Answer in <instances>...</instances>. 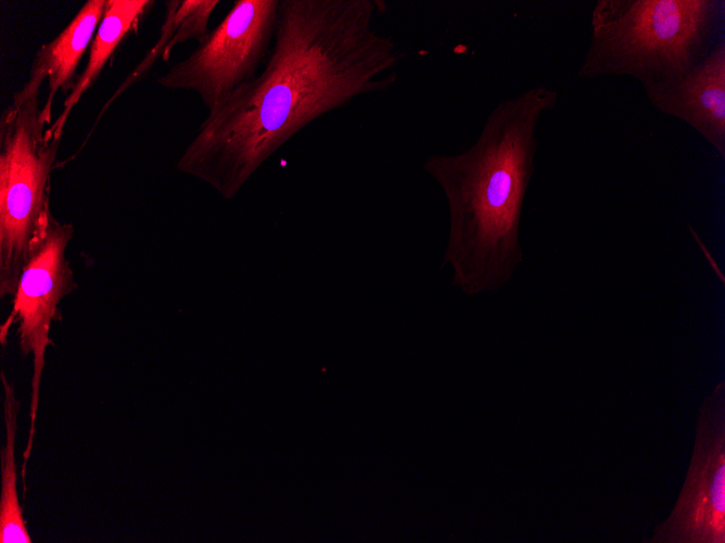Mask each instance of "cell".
Returning <instances> with one entry per match:
<instances>
[{"instance_id":"1","label":"cell","mask_w":725,"mask_h":543,"mask_svg":"<svg viewBox=\"0 0 725 543\" xmlns=\"http://www.w3.org/2000/svg\"><path fill=\"white\" fill-rule=\"evenodd\" d=\"M383 7L379 0H279L264 67L207 112L176 168L232 198L313 121L393 87L402 53L374 26Z\"/></svg>"},{"instance_id":"2","label":"cell","mask_w":725,"mask_h":543,"mask_svg":"<svg viewBox=\"0 0 725 543\" xmlns=\"http://www.w3.org/2000/svg\"><path fill=\"white\" fill-rule=\"evenodd\" d=\"M558 100L557 90L537 86L499 101L467 150L424 161L448 207L442 266L453 268V285L469 296L500 289L523 262L521 219L537 130Z\"/></svg>"},{"instance_id":"3","label":"cell","mask_w":725,"mask_h":543,"mask_svg":"<svg viewBox=\"0 0 725 543\" xmlns=\"http://www.w3.org/2000/svg\"><path fill=\"white\" fill-rule=\"evenodd\" d=\"M721 0H598L578 77H629L643 88L675 79L707 53Z\"/></svg>"},{"instance_id":"4","label":"cell","mask_w":725,"mask_h":543,"mask_svg":"<svg viewBox=\"0 0 725 543\" xmlns=\"http://www.w3.org/2000/svg\"><path fill=\"white\" fill-rule=\"evenodd\" d=\"M27 79L0 117V297H13L53 218L51 178L61 140L47 134L39 93Z\"/></svg>"},{"instance_id":"5","label":"cell","mask_w":725,"mask_h":543,"mask_svg":"<svg viewBox=\"0 0 725 543\" xmlns=\"http://www.w3.org/2000/svg\"><path fill=\"white\" fill-rule=\"evenodd\" d=\"M279 0H237L222 21L187 57L156 82L195 92L207 112L254 79L267 62L276 33Z\"/></svg>"},{"instance_id":"6","label":"cell","mask_w":725,"mask_h":543,"mask_svg":"<svg viewBox=\"0 0 725 543\" xmlns=\"http://www.w3.org/2000/svg\"><path fill=\"white\" fill-rule=\"evenodd\" d=\"M72 223L51 220L48 235L22 271L12 297V310L1 325V344L4 345L12 324L17 323L21 353L33 357L30 393V426L27 445L23 453L22 479L25 483L26 465L33 450L39 389L46 364L47 347L53 345L50 331L53 321L61 320L60 302L77 288L74 271L66 250L74 236Z\"/></svg>"},{"instance_id":"7","label":"cell","mask_w":725,"mask_h":543,"mask_svg":"<svg viewBox=\"0 0 725 543\" xmlns=\"http://www.w3.org/2000/svg\"><path fill=\"white\" fill-rule=\"evenodd\" d=\"M687 476L649 543H725V384L702 401Z\"/></svg>"},{"instance_id":"8","label":"cell","mask_w":725,"mask_h":543,"mask_svg":"<svg viewBox=\"0 0 725 543\" xmlns=\"http://www.w3.org/2000/svg\"><path fill=\"white\" fill-rule=\"evenodd\" d=\"M648 102L699 133L725 158V40L682 76L643 88Z\"/></svg>"},{"instance_id":"9","label":"cell","mask_w":725,"mask_h":543,"mask_svg":"<svg viewBox=\"0 0 725 543\" xmlns=\"http://www.w3.org/2000/svg\"><path fill=\"white\" fill-rule=\"evenodd\" d=\"M105 0L86 1L68 25L35 54L30 79L48 81V94L42 115L52 125V107L59 91L71 92L77 78V66L96 35L104 11Z\"/></svg>"},{"instance_id":"10","label":"cell","mask_w":725,"mask_h":543,"mask_svg":"<svg viewBox=\"0 0 725 543\" xmlns=\"http://www.w3.org/2000/svg\"><path fill=\"white\" fill-rule=\"evenodd\" d=\"M153 3L154 1L151 0H105L101 22L90 44L87 65L82 73L77 76L71 92L67 93L62 112L48 127L47 134L49 137L61 140L74 106L94 83L124 38L138 28Z\"/></svg>"},{"instance_id":"11","label":"cell","mask_w":725,"mask_h":543,"mask_svg":"<svg viewBox=\"0 0 725 543\" xmlns=\"http://www.w3.org/2000/svg\"><path fill=\"white\" fill-rule=\"evenodd\" d=\"M1 382L4 389L3 411L7 442L0 452V543H31L16 489L15 438L21 403L16 398L13 385L8 380L3 371H1Z\"/></svg>"},{"instance_id":"12","label":"cell","mask_w":725,"mask_h":543,"mask_svg":"<svg viewBox=\"0 0 725 543\" xmlns=\"http://www.w3.org/2000/svg\"><path fill=\"white\" fill-rule=\"evenodd\" d=\"M218 0H171L166 2V15L161 27L160 38L144 60L113 95L111 102L131 82L147 72L158 59L168 60L173 48L178 43L196 40L201 43L208 35V21Z\"/></svg>"}]
</instances>
